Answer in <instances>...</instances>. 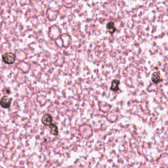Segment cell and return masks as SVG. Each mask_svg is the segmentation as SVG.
<instances>
[{"label": "cell", "instance_id": "6da1fadb", "mask_svg": "<svg viewBox=\"0 0 168 168\" xmlns=\"http://www.w3.org/2000/svg\"><path fill=\"white\" fill-rule=\"evenodd\" d=\"M2 60L7 64H13L16 60V56L13 53H5L2 55Z\"/></svg>", "mask_w": 168, "mask_h": 168}, {"label": "cell", "instance_id": "7a4b0ae2", "mask_svg": "<svg viewBox=\"0 0 168 168\" xmlns=\"http://www.w3.org/2000/svg\"><path fill=\"white\" fill-rule=\"evenodd\" d=\"M11 101H12L11 98L9 97L8 96L4 95L2 96L1 99H0V106L3 108L8 109L11 106Z\"/></svg>", "mask_w": 168, "mask_h": 168}, {"label": "cell", "instance_id": "3957f363", "mask_svg": "<svg viewBox=\"0 0 168 168\" xmlns=\"http://www.w3.org/2000/svg\"><path fill=\"white\" fill-rule=\"evenodd\" d=\"M41 122L44 126H49V125L51 124L53 122V117L51 116V114L46 113L42 117Z\"/></svg>", "mask_w": 168, "mask_h": 168}, {"label": "cell", "instance_id": "277c9868", "mask_svg": "<svg viewBox=\"0 0 168 168\" xmlns=\"http://www.w3.org/2000/svg\"><path fill=\"white\" fill-rule=\"evenodd\" d=\"M162 78H161L160 73L158 71L154 72L152 74V81H153V83L154 84H158L160 82L162 81Z\"/></svg>", "mask_w": 168, "mask_h": 168}, {"label": "cell", "instance_id": "5b68a950", "mask_svg": "<svg viewBox=\"0 0 168 168\" xmlns=\"http://www.w3.org/2000/svg\"><path fill=\"white\" fill-rule=\"evenodd\" d=\"M49 131H50V133L55 135V136H57L59 134V129L58 127L57 126V125H55V124H50L49 126Z\"/></svg>", "mask_w": 168, "mask_h": 168}, {"label": "cell", "instance_id": "8992f818", "mask_svg": "<svg viewBox=\"0 0 168 168\" xmlns=\"http://www.w3.org/2000/svg\"><path fill=\"white\" fill-rule=\"evenodd\" d=\"M106 30L110 34H114L116 31V28L115 26V24L113 22H109L106 24Z\"/></svg>", "mask_w": 168, "mask_h": 168}, {"label": "cell", "instance_id": "52a82bcc", "mask_svg": "<svg viewBox=\"0 0 168 168\" xmlns=\"http://www.w3.org/2000/svg\"><path fill=\"white\" fill-rule=\"evenodd\" d=\"M120 84V81L118 80H114L112 81L110 90L113 91H118L119 90V85Z\"/></svg>", "mask_w": 168, "mask_h": 168}]
</instances>
